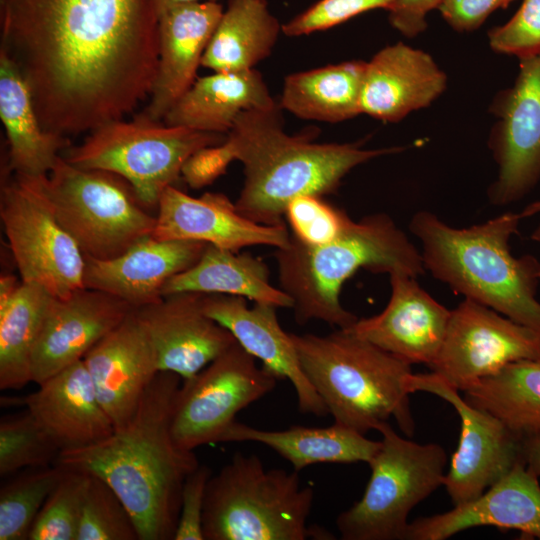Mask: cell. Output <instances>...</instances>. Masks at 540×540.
<instances>
[{"label":"cell","mask_w":540,"mask_h":540,"mask_svg":"<svg viewBox=\"0 0 540 540\" xmlns=\"http://www.w3.org/2000/svg\"><path fill=\"white\" fill-rule=\"evenodd\" d=\"M0 18L1 49L46 131L91 132L150 96L159 61L152 0H0Z\"/></svg>","instance_id":"1"},{"label":"cell","mask_w":540,"mask_h":540,"mask_svg":"<svg viewBox=\"0 0 540 540\" xmlns=\"http://www.w3.org/2000/svg\"><path fill=\"white\" fill-rule=\"evenodd\" d=\"M181 382L179 375L160 371L126 426L89 446L62 451L55 462L106 481L132 515L140 540H173L184 482L200 465L171 430Z\"/></svg>","instance_id":"2"},{"label":"cell","mask_w":540,"mask_h":540,"mask_svg":"<svg viewBox=\"0 0 540 540\" xmlns=\"http://www.w3.org/2000/svg\"><path fill=\"white\" fill-rule=\"evenodd\" d=\"M281 116L280 104L244 111L226 137L234 160L244 168L236 209L256 223H285V209L294 198L331 194L356 166L403 150L363 149L358 143H315L308 137L288 135Z\"/></svg>","instance_id":"3"},{"label":"cell","mask_w":540,"mask_h":540,"mask_svg":"<svg viewBox=\"0 0 540 540\" xmlns=\"http://www.w3.org/2000/svg\"><path fill=\"white\" fill-rule=\"evenodd\" d=\"M521 219L519 213L506 212L454 228L434 213L420 211L412 216L409 229L421 243L425 270L435 279L540 333V262L529 254L514 257L509 246Z\"/></svg>","instance_id":"4"},{"label":"cell","mask_w":540,"mask_h":540,"mask_svg":"<svg viewBox=\"0 0 540 540\" xmlns=\"http://www.w3.org/2000/svg\"><path fill=\"white\" fill-rule=\"evenodd\" d=\"M274 256L281 289L293 300L296 321L316 319L339 329L358 320L342 306L340 293L359 269L403 272L415 278L425 273L421 252L384 213L353 221L339 238L321 247H306L291 236L289 245L278 248Z\"/></svg>","instance_id":"5"},{"label":"cell","mask_w":540,"mask_h":540,"mask_svg":"<svg viewBox=\"0 0 540 540\" xmlns=\"http://www.w3.org/2000/svg\"><path fill=\"white\" fill-rule=\"evenodd\" d=\"M303 372L334 422L366 434L394 418L412 437L407 379L411 364L347 329L290 333Z\"/></svg>","instance_id":"6"},{"label":"cell","mask_w":540,"mask_h":540,"mask_svg":"<svg viewBox=\"0 0 540 540\" xmlns=\"http://www.w3.org/2000/svg\"><path fill=\"white\" fill-rule=\"evenodd\" d=\"M299 472L266 469L255 454L237 452L210 477L203 511L204 540H304L314 491Z\"/></svg>","instance_id":"7"},{"label":"cell","mask_w":540,"mask_h":540,"mask_svg":"<svg viewBox=\"0 0 540 540\" xmlns=\"http://www.w3.org/2000/svg\"><path fill=\"white\" fill-rule=\"evenodd\" d=\"M226 137L138 115L130 121L115 120L92 130L63 157L74 166L120 176L142 204L151 207L157 206L167 187L174 186L192 154L219 145Z\"/></svg>","instance_id":"8"},{"label":"cell","mask_w":540,"mask_h":540,"mask_svg":"<svg viewBox=\"0 0 540 540\" xmlns=\"http://www.w3.org/2000/svg\"><path fill=\"white\" fill-rule=\"evenodd\" d=\"M376 430L381 446L364 494L336 519L343 540H405L411 510L444 482L442 446L405 439L388 422Z\"/></svg>","instance_id":"9"},{"label":"cell","mask_w":540,"mask_h":540,"mask_svg":"<svg viewBox=\"0 0 540 540\" xmlns=\"http://www.w3.org/2000/svg\"><path fill=\"white\" fill-rule=\"evenodd\" d=\"M45 187L56 217L85 257H117L154 230L156 216L114 173L80 168L60 156Z\"/></svg>","instance_id":"10"},{"label":"cell","mask_w":540,"mask_h":540,"mask_svg":"<svg viewBox=\"0 0 540 540\" xmlns=\"http://www.w3.org/2000/svg\"><path fill=\"white\" fill-rule=\"evenodd\" d=\"M46 176L13 173L1 189L0 217L20 279L65 298L84 287L85 256L55 215Z\"/></svg>","instance_id":"11"},{"label":"cell","mask_w":540,"mask_h":540,"mask_svg":"<svg viewBox=\"0 0 540 540\" xmlns=\"http://www.w3.org/2000/svg\"><path fill=\"white\" fill-rule=\"evenodd\" d=\"M277 379L235 343L192 377L176 393L171 430L187 450L222 442L236 415L270 393Z\"/></svg>","instance_id":"12"},{"label":"cell","mask_w":540,"mask_h":540,"mask_svg":"<svg viewBox=\"0 0 540 540\" xmlns=\"http://www.w3.org/2000/svg\"><path fill=\"white\" fill-rule=\"evenodd\" d=\"M407 388L410 394L422 391L444 399L459 415V443L443 482L454 505L477 498L524 461L523 438L498 417L468 403L436 373H412Z\"/></svg>","instance_id":"13"},{"label":"cell","mask_w":540,"mask_h":540,"mask_svg":"<svg viewBox=\"0 0 540 540\" xmlns=\"http://www.w3.org/2000/svg\"><path fill=\"white\" fill-rule=\"evenodd\" d=\"M540 359V333L465 298L451 310L437 359L430 367L464 391L520 360Z\"/></svg>","instance_id":"14"},{"label":"cell","mask_w":540,"mask_h":540,"mask_svg":"<svg viewBox=\"0 0 540 540\" xmlns=\"http://www.w3.org/2000/svg\"><path fill=\"white\" fill-rule=\"evenodd\" d=\"M489 111L497 118L488 146L498 176L487 195L491 204L504 206L540 180V55L519 59L514 84L495 95Z\"/></svg>","instance_id":"15"},{"label":"cell","mask_w":540,"mask_h":540,"mask_svg":"<svg viewBox=\"0 0 540 540\" xmlns=\"http://www.w3.org/2000/svg\"><path fill=\"white\" fill-rule=\"evenodd\" d=\"M152 235L161 240H191L239 252L249 246L284 248L290 243L285 223H256L240 214L222 193L206 192L192 197L174 186L167 187L157 204Z\"/></svg>","instance_id":"16"},{"label":"cell","mask_w":540,"mask_h":540,"mask_svg":"<svg viewBox=\"0 0 540 540\" xmlns=\"http://www.w3.org/2000/svg\"><path fill=\"white\" fill-rule=\"evenodd\" d=\"M133 309L111 294L85 287L54 297L32 352V382L39 385L82 360Z\"/></svg>","instance_id":"17"},{"label":"cell","mask_w":540,"mask_h":540,"mask_svg":"<svg viewBox=\"0 0 540 540\" xmlns=\"http://www.w3.org/2000/svg\"><path fill=\"white\" fill-rule=\"evenodd\" d=\"M203 296L174 293L135 309L155 349L159 371L192 377L237 343L229 330L205 314Z\"/></svg>","instance_id":"18"},{"label":"cell","mask_w":540,"mask_h":540,"mask_svg":"<svg viewBox=\"0 0 540 540\" xmlns=\"http://www.w3.org/2000/svg\"><path fill=\"white\" fill-rule=\"evenodd\" d=\"M389 276L391 295L384 310L358 318L346 329L411 365L431 367L443 344L451 310L426 292L415 277L403 272Z\"/></svg>","instance_id":"19"},{"label":"cell","mask_w":540,"mask_h":540,"mask_svg":"<svg viewBox=\"0 0 540 540\" xmlns=\"http://www.w3.org/2000/svg\"><path fill=\"white\" fill-rule=\"evenodd\" d=\"M83 362L114 429L129 423L160 372L155 349L135 309L87 352Z\"/></svg>","instance_id":"20"},{"label":"cell","mask_w":540,"mask_h":540,"mask_svg":"<svg viewBox=\"0 0 540 540\" xmlns=\"http://www.w3.org/2000/svg\"><path fill=\"white\" fill-rule=\"evenodd\" d=\"M203 311L235 337L249 354L277 380L287 379L295 389L302 413L324 417L328 410L302 370L290 333L281 327L276 307L255 303L249 307L242 296L204 294Z\"/></svg>","instance_id":"21"},{"label":"cell","mask_w":540,"mask_h":540,"mask_svg":"<svg viewBox=\"0 0 540 540\" xmlns=\"http://www.w3.org/2000/svg\"><path fill=\"white\" fill-rule=\"evenodd\" d=\"M481 526L518 530L540 539V485L524 461L477 498L410 522L405 540H444Z\"/></svg>","instance_id":"22"},{"label":"cell","mask_w":540,"mask_h":540,"mask_svg":"<svg viewBox=\"0 0 540 540\" xmlns=\"http://www.w3.org/2000/svg\"><path fill=\"white\" fill-rule=\"evenodd\" d=\"M207 245L191 240H161L151 234L117 257H85L83 285L111 294L135 309L145 307L160 301L168 280L193 266Z\"/></svg>","instance_id":"23"},{"label":"cell","mask_w":540,"mask_h":540,"mask_svg":"<svg viewBox=\"0 0 540 540\" xmlns=\"http://www.w3.org/2000/svg\"><path fill=\"white\" fill-rule=\"evenodd\" d=\"M223 12L222 5L216 1H200L174 7L159 16L157 75L149 103L140 115L163 121L192 86Z\"/></svg>","instance_id":"24"},{"label":"cell","mask_w":540,"mask_h":540,"mask_svg":"<svg viewBox=\"0 0 540 540\" xmlns=\"http://www.w3.org/2000/svg\"><path fill=\"white\" fill-rule=\"evenodd\" d=\"M446 86L447 76L431 55L402 42L388 45L366 62L361 112L398 122L428 107Z\"/></svg>","instance_id":"25"},{"label":"cell","mask_w":540,"mask_h":540,"mask_svg":"<svg viewBox=\"0 0 540 540\" xmlns=\"http://www.w3.org/2000/svg\"><path fill=\"white\" fill-rule=\"evenodd\" d=\"M22 402L61 452L94 444L115 430L83 359L47 378Z\"/></svg>","instance_id":"26"},{"label":"cell","mask_w":540,"mask_h":540,"mask_svg":"<svg viewBox=\"0 0 540 540\" xmlns=\"http://www.w3.org/2000/svg\"><path fill=\"white\" fill-rule=\"evenodd\" d=\"M276 105L257 70L215 72L196 79L171 107L163 122L227 134L242 112L270 109Z\"/></svg>","instance_id":"27"},{"label":"cell","mask_w":540,"mask_h":540,"mask_svg":"<svg viewBox=\"0 0 540 540\" xmlns=\"http://www.w3.org/2000/svg\"><path fill=\"white\" fill-rule=\"evenodd\" d=\"M0 118L9 143V169L24 176L48 175L67 138L46 131L31 89L16 64L0 49Z\"/></svg>","instance_id":"28"},{"label":"cell","mask_w":540,"mask_h":540,"mask_svg":"<svg viewBox=\"0 0 540 540\" xmlns=\"http://www.w3.org/2000/svg\"><path fill=\"white\" fill-rule=\"evenodd\" d=\"M222 442H258L291 463L299 472L321 463L369 464L381 446L349 427L333 423L328 427L291 426L285 430L258 429L237 420L228 428Z\"/></svg>","instance_id":"29"},{"label":"cell","mask_w":540,"mask_h":540,"mask_svg":"<svg viewBox=\"0 0 540 540\" xmlns=\"http://www.w3.org/2000/svg\"><path fill=\"white\" fill-rule=\"evenodd\" d=\"M181 292L235 295L276 308H293L292 298L270 283L262 260L209 244L193 266L168 280L163 297Z\"/></svg>","instance_id":"30"},{"label":"cell","mask_w":540,"mask_h":540,"mask_svg":"<svg viewBox=\"0 0 540 540\" xmlns=\"http://www.w3.org/2000/svg\"><path fill=\"white\" fill-rule=\"evenodd\" d=\"M280 32L282 25L266 0H228L201 66L214 72L254 69L271 54Z\"/></svg>","instance_id":"31"},{"label":"cell","mask_w":540,"mask_h":540,"mask_svg":"<svg viewBox=\"0 0 540 540\" xmlns=\"http://www.w3.org/2000/svg\"><path fill=\"white\" fill-rule=\"evenodd\" d=\"M366 62L339 64L298 72L284 79L281 108L295 116L337 123L361 114Z\"/></svg>","instance_id":"32"},{"label":"cell","mask_w":540,"mask_h":540,"mask_svg":"<svg viewBox=\"0 0 540 540\" xmlns=\"http://www.w3.org/2000/svg\"><path fill=\"white\" fill-rule=\"evenodd\" d=\"M463 392L522 438L540 434V359L510 363Z\"/></svg>","instance_id":"33"},{"label":"cell","mask_w":540,"mask_h":540,"mask_svg":"<svg viewBox=\"0 0 540 540\" xmlns=\"http://www.w3.org/2000/svg\"><path fill=\"white\" fill-rule=\"evenodd\" d=\"M54 296L39 284L22 281L0 308V389L18 390L31 379V357Z\"/></svg>","instance_id":"34"},{"label":"cell","mask_w":540,"mask_h":540,"mask_svg":"<svg viewBox=\"0 0 540 540\" xmlns=\"http://www.w3.org/2000/svg\"><path fill=\"white\" fill-rule=\"evenodd\" d=\"M65 468L59 464L12 474L0 489V540H29L34 521L58 484Z\"/></svg>","instance_id":"35"},{"label":"cell","mask_w":540,"mask_h":540,"mask_svg":"<svg viewBox=\"0 0 540 540\" xmlns=\"http://www.w3.org/2000/svg\"><path fill=\"white\" fill-rule=\"evenodd\" d=\"M61 450L27 410L0 420V475L55 464Z\"/></svg>","instance_id":"36"},{"label":"cell","mask_w":540,"mask_h":540,"mask_svg":"<svg viewBox=\"0 0 540 540\" xmlns=\"http://www.w3.org/2000/svg\"><path fill=\"white\" fill-rule=\"evenodd\" d=\"M64 467V466H63ZM65 471L38 513L29 540H76L90 474Z\"/></svg>","instance_id":"37"},{"label":"cell","mask_w":540,"mask_h":540,"mask_svg":"<svg viewBox=\"0 0 540 540\" xmlns=\"http://www.w3.org/2000/svg\"><path fill=\"white\" fill-rule=\"evenodd\" d=\"M76 540H140L132 515L114 489L90 474Z\"/></svg>","instance_id":"38"},{"label":"cell","mask_w":540,"mask_h":540,"mask_svg":"<svg viewBox=\"0 0 540 540\" xmlns=\"http://www.w3.org/2000/svg\"><path fill=\"white\" fill-rule=\"evenodd\" d=\"M323 196L301 195L291 200L284 212L291 236L306 247H321L339 238L353 220Z\"/></svg>","instance_id":"39"},{"label":"cell","mask_w":540,"mask_h":540,"mask_svg":"<svg viewBox=\"0 0 540 540\" xmlns=\"http://www.w3.org/2000/svg\"><path fill=\"white\" fill-rule=\"evenodd\" d=\"M491 49L518 59L540 55V0H523L504 25L488 31Z\"/></svg>","instance_id":"40"},{"label":"cell","mask_w":540,"mask_h":540,"mask_svg":"<svg viewBox=\"0 0 540 540\" xmlns=\"http://www.w3.org/2000/svg\"><path fill=\"white\" fill-rule=\"evenodd\" d=\"M395 0H320L282 25L289 37L308 35L339 25L349 19L374 10H389Z\"/></svg>","instance_id":"41"},{"label":"cell","mask_w":540,"mask_h":540,"mask_svg":"<svg viewBox=\"0 0 540 540\" xmlns=\"http://www.w3.org/2000/svg\"><path fill=\"white\" fill-rule=\"evenodd\" d=\"M211 476V469L200 464L186 478L173 540H204L203 511L206 488Z\"/></svg>","instance_id":"42"},{"label":"cell","mask_w":540,"mask_h":540,"mask_svg":"<svg viewBox=\"0 0 540 540\" xmlns=\"http://www.w3.org/2000/svg\"><path fill=\"white\" fill-rule=\"evenodd\" d=\"M233 160L225 140L219 145L204 147L192 154L183 165L181 176L190 187L199 189L224 174Z\"/></svg>","instance_id":"43"},{"label":"cell","mask_w":540,"mask_h":540,"mask_svg":"<svg viewBox=\"0 0 540 540\" xmlns=\"http://www.w3.org/2000/svg\"><path fill=\"white\" fill-rule=\"evenodd\" d=\"M515 0H443L438 7L443 19L458 32L478 29L499 8Z\"/></svg>","instance_id":"44"},{"label":"cell","mask_w":540,"mask_h":540,"mask_svg":"<svg viewBox=\"0 0 540 540\" xmlns=\"http://www.w3.org/2000/svg\"><path fill=\"white\" fill-rule=\"evenodd\" d=\"M443 0H395L388 10L390 24L404 36L413 38L427 28L426 15Z\"/></svg>","instance_id":"45"},{"label":"cell","mask_w":540,"mask_h":540,"mask_svg":"<svg viewBox=\"0 0 540 540\" xmlns=\"http://www.w3.org/2000/svg\"><path fill=\"white\" fill-rule=\"evenodd\" d=\"M523 459L526 466L540 477V434L523 438Z\"/></svg>","instance_id":"46"},{"label":"cell","mask_w":540,"mask_h":540,"mask_svg":"<svg viewBox=\"0 0 540 540\" xmlns=\"http://www.w3.org/2000/svg\"><path fill=\"white\" fill-rule=\"evenodd\" d=\"M22 280L12 274H4L0 277V308L5 307L15 296Z\"/></svg>","instance_id":"47"},{"label":"cell","mask_w":540,"mask_h":540,"mask_svg":"<svg viewBox=\"0 0 540 540\" xmlns=\"http://www.w3.org/2000/svg\"><path fill=\"white\" fill-rule=\"evenodd\" d=\"M154 8L157 12L158 18L161 14L168 11L169 9H172L174 7L185 5L189 3L194 2H200V1H218V0H152Z\"/></svg>","instance_id":"48"},{"label":"cell","mask_w":540,"mask_h":540,"mask_svg":"<svg viewBox=\"0 0 540 540\" xmlns=\"http://www.w3.org/2000/svg\"><path fill=\"white\" fill-rule=\"evenodd\" d=\"M540 213V201L527 205L520 214L521 218L530 217ZM532 239L540 241V227L532 234Z\"/></svg>","instance_id":"49"}]
</instances>
